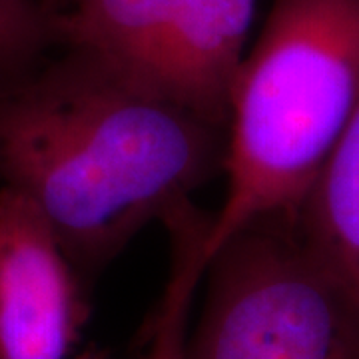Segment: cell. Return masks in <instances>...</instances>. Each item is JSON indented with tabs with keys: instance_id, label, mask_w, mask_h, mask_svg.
<instances>
[{
	"instance_id": "obj_11",
	"label": "cell",
	"mask_w": 359,
	"mask_h": 359,
	"mask_svg": "<svg viewBox=\"0 0 359 359\" xmlns=\"http://www.w3.org/2000/svg\"><path fill=\"white\" fill-rule=\"evenodd\" d=\"M44 2V6L50 11V13H56L58 11V6L62 4V0H42Z\"/></svg>"
},
{
	"instance_id": "obj_4",
	"label": "cell",
	"mask_w": 359,
	"mask_h": 359,
	"mask_svg": "<svg viewBox=\"0 0 359 359\" xmlns=\"http://www.w3.org/2000/svg\"><path fill=\"white\" fill-rule=\"evenodd\" d=\"M82 280L34 204L0 186V359H72L90 316Z\"/></svg>"
},
{
	"instance_id": "obj_3",
	"label": "cell",
	"mask_w": 359,
	"mask_h": 359,
	"mask_svg": "<svg viewBox=\"0 0 359 359\" xmlns=\"http://www.w3.org/2000/svg\"><path fill=\"white\" fill-rule=\"evenodd\" d=\"M184 359H359V299L295 218L244 226L208 257Z\"/></svg>"
},
{
	"instance_id": "obj_8",
	"label": "cell",
	"mask_w": 359,
	"mask_h": 359,
	"mask_svg": "<svg viewBox=\"0 0 359 359\" xmlns=\"http://www.w3.org/2000/svg\"><path fill=\"white\" fill-rule=\"evenodd\" d=\"M170 236V276L158 302L142 359H184L194 297L204 280L205 242L212 216L182 205L164 222Z\"/></svg>"
},
{
	"instance_id": "obj_2",
	"label": "cell",
	"mask_w": 359,
	"mask_h": 359,
	"mask_svg": "<svg viewBox=\"0 0 359 359\" xmlns=\"http://www.w3.org/2000/svg\"><path fill=\"white\" fill-rule=\"evenodd\" d=\"M358 104L359 0H273L231 86L205 262L256 219L297 218Z\"/></svg>"
},
{
	"instance_id": "obj_9",
	"label": "cell",
	"mask_w": 359,
	"mask_h": 359,
	"mask_svg": "<svg viewBox=\"0 0 359 359\" xmlns=\"http://www.w3.org/2000/svg\"><path fill=\"white\" fill-rule=\"evenodd\" d=\"M54 46V20L42 0H0V94L46 65Z\"/></svg>"
},
{
	"instance_id": "obj_7",
	"label": "cell",
	"mask_w": 359,
	"mask_h": 359,
	"mask_svg": "<svg viewBox=\"0 0 359 359\" xmlns=\"http://www.w3.org/2000/svg\"><path fill=\"white\" fill-rule=\"evenodd\" d=\"M295 222L309 248L359 299V104Z\"/></svg>"
},
{
	"instance_id": "obj_10",
	"label": "cell",
	"mask_w": 359,
	"mask_h": 359,
	"mask_svg": "<svg viewBox=\"0 0 359 359\" xmlns=\"http://www.w3.org/2000/svg\"><path fill=\"white\" fill-rule=\"evenodd\" d=\"M72 359H112V358H110V353H108V351H104V349H98V347H90V349L80 351V353H78V355H74Z\"/></svg>"
},
{
	"instance_id": "obj_1",
	"label": "cell",
	"mask_w": 359,
	"mask_h": 359,
	"mask_svg": "<svg viewBox=\"0 0 359 359\" xmlns=\"http://www.w3.org/2000/svg\"><path fill=\"white\" fill-rule=\"evenodd\" d=\"M228 126L160 80L65 50L0 94V182L82 278L224 174Z\"/></svg>"
},
{
	"instance_id": "obj_6",
	"label": "cell",
	"mask_w": 359,
	"mask_h": 359,
	"mask_svg": "<svg viewBox=\"0 0 359 359\" xmlns=\"http://www.w3.org/2000/svg\"><path fill=\"white\" fill-rule=\"evenodd\" d=\"M176 0H62L52 13L58 48L156 78Z\"/></svg>"
},
{
	"instance_id": "obj_5",
	"label": "cell",
	"mask_w": 359,
	"mask_h": 359,
	"mask_svg": "<svg viewBox=\"0 0 359 359\" xmlns=\"http://www.w3.org/2000/svg\"><path fill=\"white\" fill-rule=\"evenodd\" d=\"M257 0H176L156 76L188 102L226 122L248 52Z\"/></svg>"
}]
</instances>
